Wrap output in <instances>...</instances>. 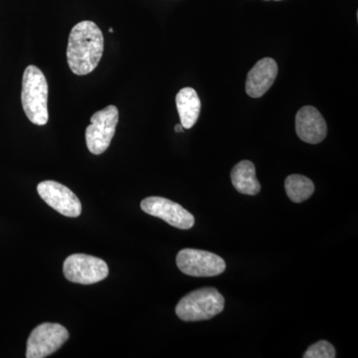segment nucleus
<instances>
[{
	"label": "nucleus",
	"instance_id": "5",
	"mask_svg": "<svg viewBox=\"0 0 358 358\" xmlns=\"http://www.w3.org/2000/svg\"><path fill=\"white\" fill-rule=\"evenodd\" d=\"M63 272L68 281L92 285L105 280L109 275V268L102 259L85 254H74L66 259Z\"/></svg>",
	"mask_w": 358,
	"mask_h": 358
},
{
	"label": "nucleus",
	"instance_id": "11",
	"mask_svg": "<svg viewBox=\"0 0 358 358\" xmlns=\"http://www.w3.org/2000/svg\"><path fill=\"white\" fill-rule=\"evenodd\" d=\"M277 76L278 65L274 59H261L248 73L245 87L247 94L251 98H261L275 83Z\"/></svg>",
	"mask_w": 358,
	"mask_h": 358
},
{
	"label": "nucleus",
	"instance_id": "14",
	"mask_svg": "<svg viewBox=\"0 0 358 358\" xmlns=\"http://www.w3.org/2000/svg\"><path fill=\"white\" fill-rule=\"evenodd\" d=\"M315 185L310 178L300 174H292L285 181L287 195L294 203H301L312 196Z\"/></svg>",
	"mask_w": 358,
	"mask_h": 358
},
{
	"label": "nucleus",
	"instance_id": "1",
	"mask_svg": "<svg viewBox=\"0 0 358 358\" xmlns=\"http://www.w3.org/2000/svg\"><path fill=\"white\" fill-rule=\"evenodd\" d=\"M103 35L93 21L78 23L71 30L67 62L75 75L85 76L96 69L103 53Z\"/></svg>",
	"mask_w": 358,
	"mask_h": 358
},
{
	"label": "nucleus",
	"instance_id": "3",
	"mask_svg": "<svg viewBox=\"0 0 358 358\" xmlns=\"http://www.w3.org/2000/svg\"><path fill=\"white\" fill-rule=\"evenodd\" d=\"M225 300L215 288H202L193 291L181 299L176 313L185 322L211 320L222 313Z\"/></svg>",
	"mask_w": 358,
	"mask_h": 358
},
{
	"label": "nucleus",
	"instance_id": "15",
	"mask_svg": "<svg viewBox=\"0 0 358 358\" xmlns=\"http://www.w3.org/2000/svg\"><path fill=\"white\" fill-rule=\"evenodd\" d=\"M305 358H334L336 357V348L327 341H320L310 346L303 355Z\"/></svg>",
	"mask_w": 358,
	"mask_h": 358
},
{
	"label": "nucleus",
	"instance_id": "2",
	"mask_svg": "<svg viewBox=\"0 0 358 358\" xmlns=\"http://www.w3.org/2000/svg\"><path fill=\"white\" fill-rule=\"evenodd\" d=\"M48 93L43 72L36 66H28L22 78L21 103L26 117L36 126H45L48 122Z\"/></svg>",
	"mask_w": 358,
	"mask_h": 358
},
{
	"label": "nucleus",
	"instance_id": "6",
	"mask_svg": "<svg viewBox=\"0 0 358 358\" xmlns=\"http://www.w3.org/2000/svg\"><path fill=\"white\" fill-rule=\"evenodd\" d=\"M178 267L183 274L192 277H215L226 268L221 257L203 250L183 249L176 257Z\"/></svg>",
	"mask_w": 358,
	"mask_h": 358
},
{
	"label": "nucleus",
	"instance_id": "17",
	"mask_svg": "<svg viewBox=\"0 0 358 358\" xmlns=\"http://www.w3.org/2000/svg\"><path fill=\"white\" fill-rule=\"evenodd\" d=\"M109 31L113 32V31H114V30H113V28H110Z\"/></svg>",
	"mask_w": 358,
	"mask_h": 358
},
{
	"label": "nucleus",
	"instance_id": "8",
	"mask_svg": "<svg viewBox=\"0 0 358 358\" xmlns=\"http://www.w3.org/2000/svg\"><path fill=\"white\" fill-rule=\"evenodd\" d=\"M141 208L145 213L162 219L178 229H190L195 223L194 216L190 212L181 205L164 197H148L141 201Z\"/></svg>",
	"mask_w": 358,
	"mask_h": 358
},
{
	"label": "nucleus",
	"instance_id": "10",
	"mask_svg": "<svg viewBox=\"0 0 358 358\" xmlns=\"http://www.w3.org/2000/svg\"><path fill=\"white\" fill-rule=\"evenodd\" d=\"M296 131L301 141L317 145L326 138L327 122L317 109L306 106L296 113Z\"/></svg>",
	"mask_w": 358,
	"mask_h": 358
},
{
	"label": "nucleus",
	"instance_id": "7",
	"mask_svg": "<svg viewBox=\"0 0 358 358\" xmlns=\"http://www.w3.org/2000/svg\"><path fill=\"white\" fill-rule=\"evenodd\" d=\"M69 338V333L58 324L45 322L33 329L27 341V358H44L60 350Z\"/></svg>",
	"mask_w": 358,
	"mask_h": 358
},
{
	"label": "nucleus",
	"instance_id": "13",
	"mask_svg": "<svg viewBox=\"0 0 358 358\" xmlns=\"http://www.w3.org/2000/svg\"><path fill=\"white\" fill-rule=\"evenodd\" d=\"M231 181L235 189L242 194L256 195L261 192V185L256 176V169L250 160H242L233 167Z\"/></svg>",
	"mask_w": 358,
	"mask_h": 358
},
{
	"label": "nucleus",
	"instance_id": "9",
	"mask_svg": "<svg viewBox=\"0 0 358 358\" xmlns=\"http://www.w3.org/2000/svg\"><path fill=\"white\" fill-rule=\"evenodd\" d=\"M37 192L42 199L54 210L67 217H78L82 204L75 193L57 181L46 180L39 183Z\"/></svg>",
	"mask_w": 358,
	"mask_h": 358
},
{
	"label": "nucleus",
	"instance_id": "12",
	"mask_svg": "<svg viewBox=\"0 0 358 358\" xmlns=\"http://www.w3.org/2000/svg\"><path fill=\"white\" fill-rule=\"evenodd\" d=\"M176 102L181 126L185 129H192L196 124L201 110L199 94L189 87L181 89L176 95Z\"/></svg>",
	"mask_w": 358,
	"mask_h": 358
},
{
	"label": "nucleus",
	"instance_id": "16",
	"mask_svg": "<svg viewBox=\"0 0 358 358\" xmlns=\"http://www.w3.org/2000/svg\"><path fill=\"white\" fill-rule=\"evenodd\" d=\"M176 133H182L183 131V127L181 126V124H176Z\"/></svg>",
	"mask_w": 358,
	"mask_h": 358
},
{
	"label": "nucleus",
	"instance_id": "4",
	"mask_svg": "<svg viewBox=\"0 0 358 358\" xmlns=\"http://www.w3.org/2000/svg\"><path fill=\"white\" fill-rule=\"evenodd\" d=\"M119 122V110L114 105L96 112L86 129L87 148L93 155H100L109 148Z\"/></svg>",
	"mask_w": 358,
	"mask_h": 358
}]
</instances>
